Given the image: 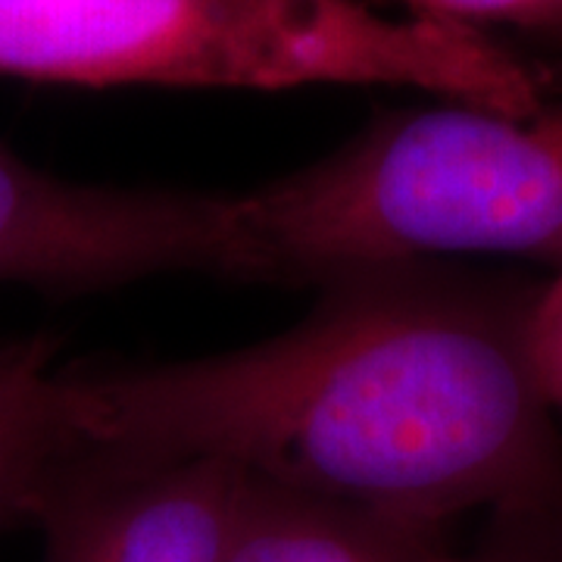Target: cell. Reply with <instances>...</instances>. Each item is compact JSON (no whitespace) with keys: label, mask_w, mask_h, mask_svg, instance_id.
<instances>
[{"label":"cell","mask_w":562,"mask_h":562,"mask_svg":"<svg viewBox=\"0 0 562 562\" xmlns=\"http://www.w3.org/2000/svg\"><path fill=\"white\" fill-rule=\"evenodd\" d=\"M538 284L441 262L328 281L279 338L203 360L88 372L91 453L225 460L391 519L562 494V441L528 360Z\"/></svg>","instance_id":"obj_1"},{"label":"cell","mask_w":562,"mask_h":562,"mask_svg":"<svg viewBox=\"0 0 562 562\" xmlns=\"http://www.w3.org/2000/svg\"><path fill=\"white\" fill-rule=\"evenodd\" d=\"M0 76L57 85H394L531 116L550 79L482 29L360 0H0Z\"/></svg>","instance_id":"obj_2"},{"label":"cell","mask_w":562,"mask_h":562,"mask_svg":"<svg viewBox=\"0 0 562 562\" xmlns=\"http://www.w3.org/2000/svg\"><path fill=\"white\" fill-rule=\"evenodd\" d=\"M276 279L519 257L562 266V101L531 116L441 101L241 194Z\"/></svg>","instance_id":"obj_3"},{"label":"cell","mask_w":562,"mask_h":562,"mask_svg":"<svg viewBox=\"0 0 562 562\" xmlns=\"http://www.w3.org/2000/svg\"><path fill=\"white\" fill-rule=\"evenodd\" d=\"M169 272L272 279L241 194L85 184L0 147V284L98 291Z\"/></svg>","instance_id":"obj_4"},{"label":"cell","mask_w":562,"mask_h":562,"mask_svg":"<svg viewBox=\"0 0 562 562\" xmlns=\"http://www.w3.org/2000/svg\"><path fill=\"white\" fill-rule=\"evenodd\" d=\"M247 472L225 460L79 453L50 479L35 519L66 562H228Z\"/></svg>","instance_id":"obj_5"},{"label":"cell","mask_w":562,"mask_h":562,"mask_svg":"<svg viewBox=\"0 0 562 562\" xmlns=\"http://www.w3.org/2000/svg\"><path fill=\"white\" fill-rule=\"evenodd\" d=\"M88 453V375L44 338L0 344V531L32 522L50 479Z\"/></svg>","instance_id":"obj_6"},{"label":"cell","mask_w":562,"mask_h":562,"mask_svg":"<svg viewBox=\"0 0 562 562\" xmlns=\"http://www.w3.org/2000/svg\"><path fill=\"white\" fill-rule=\"evenodd\" d=\"M447 538V525L391 519L247 475L228 562H409Z\"/></svg>","instance_id":"obj_7"},{"label":"cell","mask_w":562,"mask_h":562,"mask_svg":"<svg viewBox=\"0 0 562 562\" xmlns=\"http://www.w3.org/2000/svg\"><path fill=\"white\" fill-rule=\"evenodd\" d=\"M465 562H562V494L494 509Z\"/></svg>","instance_id":"obj_8"},{"label":"cell","mask_w":562,"mask_h":562,"mask_svg":"<svg viewBox=\"0 0 562 562\" xmlns=\"http://www.w3.org/2000/svg\"><path fill=\"white\" fill-rule=\"evenodd\" d=\"M416 16L482 29L487 22L543 35L562 16V0H406Z\"/></svg>","instance_id":"obj_9"},{"label":"cell","mask_w":562,"mask_h":562,"mask_svg":"<svg viewBox=\"0 0 562 562\" xmlns=\"http://www.w3.org/2000/svg\"><path fill=\"white\" fill-rule=\"evenodd\" d=\"M528 360L550 409H562V266L538 284L528 316Z\"/></svg>","instance_id":"obj_10"},{"label":"cell","mask_w":562,"mask_h":562,"mask_svg":"<svg viewBox=\"0 0 562 562\" xmlns=\"http://www.w3.org/2000/svg\"><path fill=\"white\" fill-rule=\"evenodd\" d=\"M541 38L553 41V44H562V16H560V20H557V22H553V25H550L547 32H543Z\"/></svg>","instance_id":"obj_11"},{"label":"cell","mask_w":562,"mask_h":562,"mask_svg":"<svg viewBox=\"0 0 562 562\" xmlns=\"http://www.w3.org/2000/svg\"><path fill=\"white\" fill-rule=\"evenodd\" d=\"M44 562H66L63 557H54V553H44Z\"/></svg>","instance_id":"obj_12"}]
</instances>
